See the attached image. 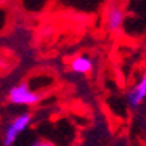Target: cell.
I'll use <instances>...</instances> for the list:
<instances>
[{
	"mask_svg": "<svg viewBox=\"0 0 146 146\" xmlns=\"http://www.w3.org/2000/svg\"><path fill=\"white\" fill-rule=\"evenodd\" d=\"M31 124H32V116H31L29 112H21V114L15 116L13 119L7 124V127H5L2 143H3L5 146L15 145V143L18 141L19 135L26 132Z\"/></svg>",
	"mask_w": 146,
	"mask_h": 146,
	"instance_id": "obj_1",
	"label": "cell"
},
{
	"mask_svg": "<svg viewBox=\"0 0 146 146\" xmlns=\"http://www.w3.org/2000/svg\"><path fill=\"white\" fill-rule=\"evenodd\" d=\"M8 101L15 106H35L40 101V95L32 90L27 84L21 82L10 88Z\"/></svg>",
	"mask_w": 146,
	"mask_h": 146,
	"instance_id": "obj_2",
	"label": "cell"
},
{
	"mask_svg": "<svg viewBox=\"0 0 146 146\" xmlns=\"http://www.w3.org/2000/svg\"><path fill=\"white\" fill-rule=\"evenodd\" d=\"M104 23H106L108 31H111V32H117V31L122 29L125 23V10L119 2L109 3L106 15H104Z\"/></svg>",
	"mask_w": 146,
	"mask_h": 146,
	"instance_id": "obj_3",
	"label": "cell"
},
{
	"mask_svg": "<svg viewBox=\"0 0 146 146\" xmlns=\"http://www.w3.org/2000/svg\"><path fill=\"white\" fill-rule=\"evenodd\" d=\"M145 98H146V77L141 76L140 80L135 82V85L127 92V104L132 109H138L145 103Z\"/></svg>",
	"mask_w": 146,
	"mask_h": 146,
	"instance_id": "obj_4",
	"label": "cell"
},
{
	"mask_svg": "<svg viewBox=\"0 0 146 146\" xmlns=\"http://www.w3.org/2000/svg\"><path fill=\"white\" fill-rule=\"evenodd\" d=\"M71 71L77 76H87L93 71V61L88 55H79L71 61Z\"/></svg>",
	"mask_w": 146,
	"mask_h": 146,
	"instance_id": "obj_5",
	"label": "cell"
}]
</instances>
